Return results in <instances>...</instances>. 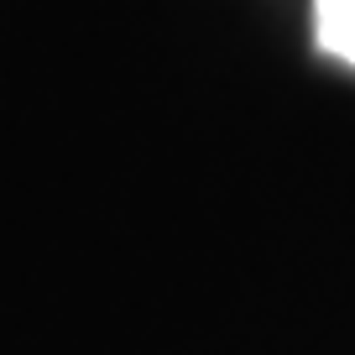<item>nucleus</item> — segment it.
Wrapping results in <instances>:
<instances>
[{"label":"nucleus","instance_id":"obj_1","mask_svg":"<svg viewBox=\"0 0 355 355\" xmlns=\"http://www.w3.org/2000/svg\"><path fill=\"white\" fill-rule=\"evenodd\" d=\"M313 42L334 63L355 68V0H313Z\"/></svg>","mask_w":355,"mask_h":355}]
</instances>
